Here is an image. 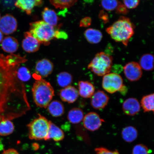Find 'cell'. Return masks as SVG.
I'll return each instance as SVG.
<instances>
[{
	"label": "cell",
	"mask_w": 154,
	"mask_h": 154,
	"mask_svg": "<svg viewBox=\"0 0 154 154\" xmlns=\"http://www.w3.org/2000/svg\"><path fill=\"white\" fill-rule=\"evenodd\" d=\"M35 103L38 107L47 108L54 96V88L49 82L43 79L36 80L32 88Z\"/></svg>",
	"instance_id": "3"
},
{
	"label": "cell",
	"mask_w": 154,
	"mask_h": 154,
	"mask_svg": "<svg viewBox=\"0 0 154 154\" xmlns=\"http://www.w3.org/2000/svg\"><path fill=\"white\" fill-rule=\"evenodd\" d=\"M84 116L83 112L81 109L75 108L69 111L67 118L72 124H77L83 120Z\"/></svg>",
	"instance_id": "25"
},
{
	"label": "cell",
	"mask_w": 154,
	"mask_h": 154,
	"mask_svg": "<svg viewBox=\"0 0 154 154\" xmlns=\"http://www.w3.org/2000/svg\"><path fill=\"white\" fill-rule=\"evenodd\" d=\"M27 125L29 137L31 140H47L50 121L40 114Z\"/></svg>",
	"instance_id": "6"
},
{
	"label": "cell",
	"mask_w": 154,
	"mask_h": 154,
	"mask_svg": "<svg viewBox=\"0 0 154 154\" xmlns=\"http://www.w3.org/2000/svg\"><path fill=\"white\" fill-rule=\"evenodd\" d=\"M4 149V146L2 142L1 138H0V151H2Z\"/></svg>",
	"instance_id": "41"
},
{
	"label": "cell",
	"mask_w": 154,
	"mask_h": 154,
	"mask_svg": "<svg viewBox=\"0 0 154 154\" xmlns=\"http://www.w3.org/2000/svg\"><path fill=\"white\" fill-rule=\"evenodd\" d=\"M65 137L64 132L61 129L50 121V127L47 140L53 139L54 141L58 142L63 140Z\"/></svg>",
	"instance_id": "20"
},
{
	"label": "cell",
	"mask_w": 154,
	"mask_h": 154,
	"mask_svg": "<svg viewBox=\"0 0 154 154\" xmlns=\"http://www.w3.org/2000/svg\"><path fill=\"white\" fill-rule=\"evenodd\" d=\"M16 75L18 79L21 82H28L31 78L29 70L24 66L18 67Z\"/></svg>",
	"instance_id": "30"
},
{
	"label": "cell",
	"mask_w": 154,
	"mask_h": 154,
	"mask_svg": "<svg viewBox=\"0 0 154 154\" xmlns=\"http://www.w3.org/2000/svg\"><path fill=\"white\" fill-rule=\"evenodd\" d=\"M116 12L118 14H126L128 12V9L125 6L124 4L120 2L117 8L115 10Z\"/></svg>",
	"instance_id": "35"
},
{
	"label": "cell",
	"mask_w": 154,
	"mask_h": 154,
	"mask_svg": "<svg viewBox=\"0 0 154 154\" xmlns=\"http://www.w3.org/2000/svg\"><path fill=\"white\" fill-rule=\"evenodd\" d=\"M120 2L115 0H111V1H102L101 2V5L105 10L108 11H112L115 10L117 8Z\"/></svg>",
	"instance_id": "31"
},
{
	"label": "cell",
	"mask_w": 154,
	"mask_h": 154,
	"mask_svg": "<svg viewBox=\"0 0 154 154\" xmlns=\"http://www.w3.org/2000/svg\"><path fill=\"white\" fill-rule=\"evenodd\" d=\"M68 35L66 32L63 31L57 30L55 31L54 38L57 39H67Z\"/></svg>",
	"instance_id": "36"
},
{
	"label": "cell",
	"mask_w": 154,
	"mask_h": 154,
	"mask_svg": "<svg viewBox=\"0 0 154 154\" xmlns=\"http://www.w3.org/2000/svg\"><path fill=\"white\" fill-rule=\"evenodd\" d=\"M99 17L100 19L103 20L105 23H107L109 22V19L108 14L105 12L104 11L102 10L100 11Z\"/></svg>",
	"instance_id": "38"
},
{
	"label": "cell",
	"mask_w": 154,
	"mask_h": 154,
	"mask_svg": "<svg viewBox=\"0 0 154 154\" xmlns=\"http://www.w3.org/2000/svg\"><path fill=\"white\" fill-rule=\"evenodd\" d=\"M153 55L152 54H146L140 57L139 64L141 69L146 71H150L153 69Z\"/></svg>",
	"instance_id": "24"
},
{
	"label": "cell",
	"mask_w": 154,
	"mask_h": 154,
	"mask_svg": "<svg viewBox=\"0 0 154 154\" xmlns=\"http://www.w3.org/2000/svg\"><path fill=\"white\" fill-rule=\"evenodd\" d=\"M48 110L53 116H61L64 112V107L60 102L54 100L51 102L48 106Z\"/></svg>",
	"instance_id": "23"
},
{
	"label": "cell",
	"mask_w": 154,
	"mask_h": 154,
	"mask_svg": "<svg viewBox=\"0 0 154 154\" xmlns=\"http://www.w3.org/2000/svg\"><path fill=\"white\" fill-rule=\"evenodd\" d=\"M154 94H151L142 97L140 105L144 112L154 111Z\"/></svg>",
	"instance_id": "27"
},
{
	"label": "cell",
	"mask_w": 154,
	"mask_h": 154,
	"mask_svg": "<svg viewBox=\"0 0 154 154\" xmlns=\"http://www.w3.org/2000/svg\"><path fill=\"white\" fill-rule=\"evenodd\" d=\"M57 81L59 85L63 88L70 86L72 81V77L66 72L60 73L57 76Z\"/></svg>",
	"instance_id": "28"
},
{
	"label": "cell",
	"mask_w": 154,
	"mask_h": 154,
	"mask_svg": "<svg viewBox=\"0 0 154 154\" xmlns=\"http://www.w3.org/2000/svg\"><path fill=\"white\" fill-rule=\"evenodd\" d=\"M10 58L0 54V121L20 117L30 109L24 85L16 75L20 65Z\"/></svg>",
	"instance_id": "1"
},
{
	"label": "cell",
	"mask_w": 154,
	"mask_h": 154,
	"mask_svg": "<svg viewBox=\"0 0 154 154\" xmlns=\"http://www.w3.org/2000/svg\"><path fill=\"white\" fill-rule=\"evenodd\" d=\"M125 76L131 82H136L141 78L142 72L139 63L136 62L129 63L124 67Z\"/></svg>",
	"instance_id": "11"
},
{
	"label": "cell",
	"mask_w": 154,
	"mask_h": 154,
	"mask_svg": "<svg viewBox=\"0 0 154 154\" xmlns=\"http://www.w3.org/2000/svg\"><path fill=\"white\" fill-rule=\"evenodd\" d=\"M2 154H19L18 152L13 149L4 150Z\"/></svg>",
	"instance_id": "39"
},
{
	"label": "cell",
	"mask_w": 154,
	"mask_h": 154,
	"mask_svg": "<svg viewBox=\"0 0 154 154\" xmlns=\"http://www.w3.org/2000/svg\"><path fill=\"white\" fill-rule=\"evenodd\" d=\"M124 85L122 77L117 73H109L103 77L102 87L109 93L112 94L120 91Z\"/></svg>",
	"instance_id": "7"
},
{
	"label": "cell",
	"mask_w": 154,
	"mask_h": 154,
	"mask_svg": "<svg viewBox=\"0 0 154 154\" xmlns=\"http://www.w3.org/2000/svg\"><path fill=\"white\" fill-rule=\"evenodd\" d=\"M91 19L89 17H85L81 20L80 26L82 27H88L91 25Z\"/></svg>",
	"instance_id": "37"
},
{
	"label": "cell",
	"mask_w": 154,
	"mask_h": 154,
	"mask_svg": "<svg viewBox=\"0 0 154 154\" xmlns=\"http://www.w3.org/2000/svg\"><path fill=\"white\" fill-rule=\"evenodd\" d=\"M84 36L88 42L92 44L99 43L103 38V34L101 31L92 28L86 30L84 32Z\"/></svg>",
	"instance_id": "21"
},
{
	"label": "cell",
	"mask_w": 154,
	"mask_h": 154,
	"mask_svg": "<svg viewBox=\"0 0 154 154\" xmlns=\"http://www.w3.org/2000/svg\"><path fill=\"white\" fill-rule=\"evenodd\" d=\"M109 100V96L105 92L98 90L91 97V105L96 109H103L107 105Z\"/></svg>",
	"instance_id": "13"
},
{
	"label": "cell",
	"mask_w": 154,
	"mask_h": 154,
	"mask_svg": "<svg viewBox=\"0 0 154 154\" xmlns=\"http://www.w3.org/2000/svg\"><path fill=\"white\" fill-rule=\"evenodd\" d=\"M30 26V33L40 44L49 45L50 41L54 38V28L44 21L31 23Z\"/></svg>",
	"instance_id": "4"
},
{
	"label": "cell",
	"mask_w": 154,
	"mask_h": 154,
	"mask_svg": "<svg viewBox=\"0 0 154 154\" xmlns=\"http://www.w3.org/2000/svg\"><path fill=\"white\" fill-rule=\"evenodd\" d=\"M105 121L99 114L95 112H90L84 116L83 123L87 130L90 131H95L99 129L102 124Z\"/></svg>",
	"instance_id": "9"
},
{
	"label": "cell",
	"mask_w": 154,
	"mask_h": 154,
	"mask_svg": "<svg viewBox=\"0 0 154 154\" xmlns=\"http://www.w3.org/2000/svg\"><path fill=\"white\" fill-rule=\"evenodd\" d=\"M124 5L127 9H133L135 8L139 5L140 1L138 0L136 1H123Z\"/></svg>",
	"instance_id": "33"
},
{
	"label": "cell",
	"mask_w": 154,
	"mask_h": 154,
	"mask_svg": "<svg viewBox=\"0 0 154 154\" xmlns=\"http://www.w3.org/2000/svg\"><path fill=\"white\" fill-rule=\"evenodd\" d=\"M122 109L125 114L132 116L137 114L140 111V104L136 98H128L123 103Z\"/></svg>",
	"instance_id": "14"
},
{
	"label": "cell",
	"mask_w": 154,
	"mask_h": 154,
	"mask_svg": "<svg viewBox=\"0 0 154 154\" xmlns=\"http://www.w3.org/2000/svg\"><path fill=\"white\" fill-rule=\"evenodd\" d=\"M54 69L53 63L47 59L38 61L36 63L35 74L33 76L36 80L46 78L53 72Z\"/></svg>",
	"instance_id": "8"
},
{
	"label": "cell",
	"mask_w": 154,
	"mask_h": 154,
	"mask_svg": "<svg viewBox=\"0 0 154 154\" xmlns=\"http://www.w3.org/2000/svg\"><path fill=\"white\" fill-rule=\"evenodd\" d=\"M138 132L135 128L132 126H128L123 128L121 132L123 140L125 141L131 143L134 141L137 138Z\"/></svg>",
	"instance_id": "22"
},
{
	"label": "cell",
	"mask_w": 154,
	"mask_h": 154,
	"mask_svg": "<svg viewBox=\"0 0 154 154\" xmlns=\"http://www.w3.org/2000/svg\"><path fill=\"white\" fill-rule=\"evenodd\" d=\"M18 26L17 20L12 15L7 14L0 19V31L8 35L16 31Z\"/></svg>",
	"instance_id": "10"
},
{
	"label": "cell",
	"mask_w": 154,
	"mask_h": 154,
	"mask_svg": "<svg viewBox=\"0 0 154 154\" xmlns=\"http://www.w3.org/2000/svg\"><path fill=\"white\" fill-rule=\"evenodd\" d=\"M14 130L13 122L7 119L0 121V135L6 136L12 133Z\"/></svg>",
	"instance_id": "26"
},
{
	"label": "cell",
	"mask_w": 154,
	"mask_h": 154,
	"mask_svg": "<svg viewBox=\"0 0 154 154\" xmlns=\"http://www.w3.org/2000/svg\"><path fill=\"white\" fill-rule=\"evenodd\" d=\"M112 65V57L101 52L96 54L88 64V68L98 76H104L110 73Z\"/></svg>",
	"instance_id": "5"
},
{
	"label": "cell",
	"mask_w": 154,
	"mask_h": 154,
	"mask_svg": "<svg viewBox=\"0 0 154 154\" xmlns=\"http://www.w3.org/2000/svg\"><path fill=\"white\" fill-rule=\"evenodd\" d=\"M3 33L0 31V43H1L3 40Z\"/></svg>",
	"instance_id": "42"
},
{
	"label": "cell",
	"mask_w": 154,
	"mask_h": 154,
	"mask_svg": "<svg viewBox=\"0 0 154 154\" xmlns=\"http://www.w3.org/2000/svg\"><path fill=\"white\" fill-rule=\"evenodd\" d=\"M1 46L5 52L12 54L18 49L19 43L16 38L12 36H7L2 41Z\"/></svg>",
	"instance_id": "17"
},
{
	"label": "cell",
	"mask_w": 154,
	"mask_h": 154,
	"mask_svg": "<svg viewBox=\"0 0 154 154\" xmlns=\"http://www.w3.org/2000/svg\"><path fill=\"white\" fill-rule=\"evenodd\" d=\"M78 90L74 87L69 86L61 90L60 96L62 101L71 103H74L79 97Z\"/></svg>",
	"instance_id": "15"
},
{
	"label": "cell",
	"mask_w": 154,
	"mask_h": 154,
	"mask_svg": "<svg viewBox=\"0 0 154 154\" xmlns=\"http://www.w3.org/2000/svg\"><path fill=\"white\" fill-rule=\"evenodd\" d=\"M79 94L84 98L91 97L95 93V88L93 84L87 81L79 82Z\"/></svg>",
	"instance_id": "18"
},
{
	"label": "cell",
	"mask_w": 154,
	"mask_h": 154,
	"mask_svg": "<svg viewBox=\"0 0 154 154\" xmlns=\"http://www.w3.org/2000/svg\"><path fill=\"white\" fill-rule=\"evenodd\" d=\"M42 16L44 22L53 27L57 26L60 19L54 11L47 7L42 11Z\"/></svg>",
	"instance_id": "19"
},
{
	"label": "cell",
	"mask_w": 154,
	"mask_h": 154,
	"mask_svg": "<svg viewBox=\"0 0 154 154\" xmlns=\"http://www.w3.org/2000/svg\"><path fill=\"white\" fill-rule=\"evenodd\" d=\"M119 91H120L121 94H123V95H124V94H126V92H127V88H126V87L124 85Z\"/></svg>",
	"instance_id": "40"
},
{
	"label": "cell",
	"mask_w": 154,
	"mask_h": 154,
	"mask_svg": "<svg viewBox=\"0 0 154 154\" xmlns=\"http://www.w3.org/2000/svg\"><path fill=\"white\" fill-rule=\"evenodd\" d=\"M40 44L29 32H25L22 43V47L25 51L29 53L35 52L39 49Z\"/></svg>",
	"instance_id": "12"
},
{
	"label": "cell",
	"mask_w": 154,
	"mask_h": 154,
	"mask_svg": "<svg viewBox=\"0 0 154 154\" xmlns=\"http://www.w3.org/2000/svg\"><path fill=\"white\" fill-rule=\"evenodd\" d=\"M43 3L41 0H18L15 2L14 5L28 15H30L35 7L41 5Z\"/></svg>",
	"instance_id": "16"
},
{
	"label": "cell",
	"mask_w": 154,
	"mask_h": 154,
	"mask_svg": "<svg viewBox=\"0 0 154 154\" xmlns=\"http://www.w3.org/2000/svg\"><path fill=\"white\" fill-rule=\"evenodd\" d=\"M95 150L96 154H119V152L117 150L114 151H111L103 147L96 148Z\"/></svg>",
	"instance_id": "34"
},
{
	"label": "cell",
	"mask_w": 154,
	"mask_h": 154,
	"mask_svg": "<svg viewBox=\"0 0 154 154\" xmlns=\"http://www.w3.org/2000/svg\"><path fill=\"white\" fill-rule=\"evenodd\" d=\"M148 148L143 144H140L135 146L132 150V154H149Z\"/></svg>",
	"instance_id": "32"
},
{
	"label": "cell",
	"mask_w": 154,
	"mask_h": 154,
	"mask_svg": "<svg viewBox=\"0 0 154 154\" xmlns=\"http://www.w3.org/2000/svg\"><path fill=\"white\" fill-rule=\"evenodd\" d=\"M50 2L56 8L63 9L70 8L78 1L76 0H54Z\"/></svg>",
	"instance_id": "29"
},
{
	"label": "cell",
	"mask_w": 154,
	"mask_h": 154,
	"mask_svg": "<svg viewBox=\"0 0 154 154\" xmlns=\"http://www.w3.org/2000/svg\"><path fill=\"white\" fill-rule=\"evenodd\" d=\"M1 14H0V19H1Z\"/></svg>",
	"instance_id": "43"
},
{
	"label": "cell",
	"mask_w": 154,
	"mask_h": 154,
	"mask_svg": "<svg viewBox=\"0 0 154 154\" xmlns=\"http://www.w3.org/2000/svg\"><path fill=\"white\" fill-rule=\"evenodd\" d=\"M134 26L128 17L121 16L118 20L106 29V31L116 42H120L125 46L134 33Z\"/></svg>",
	"instance_id": "2"
}]
</instances>
